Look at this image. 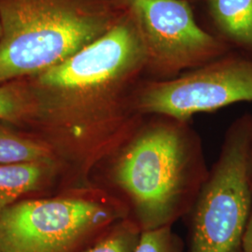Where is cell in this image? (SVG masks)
I'll use <instances>...</instances> for the list:
<instances>
[{"label": "cell", "mask_w": 252, "mask_h": 252, "mask_svg": "<svg viewBox=\"0 0 252 252\" xmlns=\"http://www.w3.org/2000/svg\"><path fill=\"white\" fill-rule=\"evenodd\" d=\"M147 67L143 36L130 16L38 74V85L59 99L43 141L77 176L86 178L109 159L144 120L136 94Z\"/></svg>", "instance_id": "6da1fadb"}, {"label": "cell", "mask_w": 252, "mask_h": 252, "mask_svg": "<svg viewBox=\"0 0 252 252\" xmlns=\"http://www.w3.org/2000/svg\"><path fill=\"white\" fill-rule=\"evenodd\" d=\"M109 159L110 181L142 231L189 213L209 173L198 134L161 115L146 116Z\"/></svg>", "instance_id": "7a4b0ae2"}, {"label": "cell", "mask_w": 252, "mask_h": 252, "mask_svg": "<svg viewBox=\"0 0 252 252\" xmlns=\"http://www.w3.org/2000/svg\"><path fill=\"white\" fill-rule=\"evenodd\" d=\"M130 216L126 203L99 189L18 201L0 216L3 252H82Z\"/></svg>", "instance_id": "3957f363"}, {"label": "cell", "mask_w": 252, "mask_h": 252, "mask_svg": "<svg viewBox=\"0 0 252 252\" xmlns=\"http://www.w3.org/2000/svg\"><path fill=\"white\" fill-rule=\"evenodd\" d=\"M0 20V83L44 72L109 29L103 15L46 0L9 3Z\"/></svg>", "instance_id": "277c9868"}, {"label": "cell", "mask_w": 252, "mask_h": 252, "mask_svg": "<svg viewBox=\"0 0 252 252\" xmlns=\"http://www.w3.org/2000/svg\"><path fill=\"white\" fill-rule=\"evenodd\" d=\"M252 115L235 120L190 210L189 252H237L252 209Z\"/></svg>", "instance_id": "5b68a950"}, {"label": "cell", "mask_w": 252, "mask_h": 252, "mask_svg": "<svg viewBox=\"0 0 252 252\" xmlns=\"http://www.w3.org/2000/svg\"><path fill=\"white\" fill-rule=\"evenodd\" d=\"M240 102H252V58L231 56L162 81L142 82L136 108L143 116L181 122Z\"/></svg>", "instance_id": "8992f818"}, {"label": "cell", "mask_w": 252, "mask_h": 252, "mask_svg": "<svg viewBox=\"0 0 252 252\" xmlns=\"http://www.w3.org/2000/svg\"><path fill=\"white\" fill-rule=\"evenodd\" d=\"M126 1L143 36L147 68L160 77L170 79L222 53L224 47L199 27L186 1Z\"/></svg>", "instance_id": "52a82bcc"}, {"label": "cell", "mask_w": 252, "mask_h": 252, "mask_svg": "<svg viewBox=\"0 0 252 252\" xmlns=\"http://www.w3.org/2000/svg\"><path fill=\"white\" fill-rule=\"evenodd\" d=\"M56 161L0 164V216L23 195L39 189L49 180Z\"/></svg>", "instance_id": "ba28073f"}, {"label": "cell", "mask_w": 252, "mask_h": 252, "mask_svg": "<svg viewBox=\"0 0 252 252\" xmlns=\"http://www.w3.org/2000/svg\"><path fill=\"white\" fill-rule=\"evenodd\" d=\"M220 30L237 45L252 50V0H208Z\"/></svg>", "instance_id": "9c48e42d"}, {"label": "cell", "mask_w": 252, "mask_h": 252, "mask_svg": "<svg viewBox=\"0 0 252 252\" xmlns=\"http://www.w3.org/2000/svg\"><path fill=\"white\" fill-rule=\"evenodd\" d=\"M51 161H57V156L50 145L0 126V164Z\"/></svg>", "instance_id": "30bf717a"}, {"label": "cell", "mask_w": 252, "mask_h": 252, "mask_svg": "<svg viewBox=\"0 0 252 252\" xmlns=\"http://www.w3.org/2000/svg\"><path fill=\"white\" fill-rule=\"evenodd\" d=\"M142 230L132 217L121 220L82 252H135Z\"/></svg>", "instance_id": "8fae6325"}, {"label": "cell", "mask_w": 252, "mask_h": 252, "mask_svg": "<svg viewBox=\"0 0 252 252\" xmlns=\"http://www.w3.org/2000/svg\"><path fill=\"white\" fill-rule=\"evenodd\" d=\"M135 252H183V244L172 226L142 231Z\"/></svg>", "instance_id": "7c38bea8"}, {"label": "cell", "mask_w": 252, "mask_h": 252, "mask_svg": "<svg viewBox=\"0 0 252 252\" xmlns=\"http://www.w3.org/2000/svg\"><path fill=\"white\" fill-rule=\"evenodd\" d=\"M29 113L25 95L16 88L0 87V120L17 122Z\"/></svg>", "instance_id": "4fadbf2b"}, {"label": "cell", "mask_w": 252, "mask_h": 252, "mask_svg": "<svg viewBox=\"0 0 252 252\" xmlns=\"http://www.w3.org/2000/svg\"><path fill=\"white\" fill-rule=\"evenodd\" d=\"M241 252H252V209L244 232L241 243Z\"/></svg>", "instance_id": "5bb4252c"}, {"label": "cell", "mask_w": 252, "mask_h": 252, "mask_svg": "<svg viewBox=\"0 0 252 252\" xmlns=\"http://www.w3.org/2000/svg\"><path fill=\"white\" fill-rule=\"evenodd\" d=\"M250 166H251V177H252V146H251V155H250Z\"/></svg>", "instance_id": "9a60e30c"}, {"label": "cell", "mask_w": 252, "mask_h": 252, "mask_svg": "<svg viewBox=\"0 0 252 252\" xmlns=\"http://www.w3.org/2000/svg\"><path fill=\"white\" fill-rule=\"evenodd\" d=\"M1 35H2V25H1V20H0V37H1Z\"/></svg>", "instance_id": "2e32d148"}, {"label": "cell", "mask_w": 252, "mask_h": 252, "mask_svg": "<svg viewBox=\"0 0 252 252\" xmlns=\"http://www.w3.org/2000/svg\"><path fill=\"white\" fill-rule=\"evenodd\" d=\"M0 252H3L2 251H1V249H0Z\"/></svg>", "instance_id": "e0dca14e"}, {"label": "cell", "mask_w": 252, "mask_h": 252, "mask_svg": "<svg viewBox=\"0 0 252 252\" xmlns=\"http://www.w3.org/2000/svg\"><path fill=\"white\" fill-rule=\"evenodd\" d=\"M241 252V250H240V251H239V252Z\"/></svg>", "instance_id": "ac0fdd59"}]
</instances>
